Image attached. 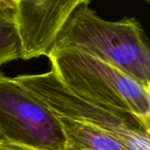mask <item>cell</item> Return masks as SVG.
Segmentation results:
<instances>
[{"label": "cell", "mask_w": 150, "mask_h": 150, "mask_svg": "<svg viewBox=\"0 0 150 150\" xmlns=\"http://www.w3.org/2000/svg\"><path fill=\"white\" fill-rule=\"evenodd\" d=\"M57 118L65 136L64 150H129L116 136L98 127L62 116Z\"/></svg>", "instance_id": "obj_6"}, {"label": "cell", "mask_w": 150, "mask_h": 150, "mask_svg": "<svg viewBox=\"0 0 150 150\" xmlns=\"http://www.w3.org/2000/svg\"><path fill=\"white\" fill-rule=\"evenodd\" d=\"M90 0H15V19L21 40V59L47 56L63 25Z\"/></svg>", "instance_id": "obj_5"}, {"label": "cell", "mask_w": 150, "mask_h": 150, "mask_svg": "<svg viewBox=\"0 0 150 150\" xmlns=\"http://www.w3.org/2000/svg\"><path fill=\"white\" fill-rule=\"evenodd\" d=\"M15 16V0H0V18Z\"/></svg>", "instance_id": "obj_8"}, {"label": "cell", "mask_w": 150, "mask_h": 150, "mask_svg": "<svg viewBox=\"0 0 150 150\" xmlns=\"http://www.w3.org/2000/svg\"><path fill=\"white\" fill-rule=\"evenodd\" d=\"M0 139H2V137H1V135H0ZM4 140V139H3Z\"/></svg>", "instance_id": "obj_10"}, {"label": "cell", "mask_w": 150, "mask_h": 150, "mask_svg": "<svg viewBox=\"0 0 150 150\" xmlns=\"http://www.w3.org/2000/svg\"><path fill=\"white\" fill-rule=\"evenodd\" d=\"M47 57L59 80L100 106L131 112L150 126V89L120 69L76 49L52 48Z\"/></svg>", "instance_id": "obj_2"}, {"label": "cell", "mask_w": 150, "mask_h": 150, "mask_svg": "<svg viewBox=\"0 0 150 150\" xmlns=\"http://www.w3.org/2000/svg\"><path fill=\"white\" fill-rule=\"evenodd\" d=\"M13 79L57 116L98 127L120 139L129 150H150V126L136 115L100 106L67 88L53 70Z\"/></svg>", "instance_id": "obj_3"}, {"label": "cell", "mask_w": 150, "mask_h": 150, "mask_svg": "<svg viewBox=\"0 0 150 150\" xmlns=\"http://www.w3.org/2000/svg\"><path fill=\"white\" fill-rule=\"evenodd\" d=\"M22 48L15 16L0 18V68L4 64L21 59Z\"/></svg>", "instance_id": "obj_7"}, {"label": "cell", "mask_w": 150, "mask_h": 150, "mask_svg": "<svg viewBox=\"0 0 150 150\" xmlns=\"http://www.w3.org/2000/svg\"><path fill=\"white\" fill-rule=\"evenodd\" d=\"M52 48L89 54L150 89L149 47L142 25L134 18L109 21L88 5L80 6L62 27Z\"/></svg>", "instance_id": "obj_1"}, {"label": "cell", "mask_w": 150, "mask_h": 150, "mask_svg": "<svg viewBox=\"0 0 150 150\" xmlns=\"http://www.w3.org/2000/svg\"><path fill=\"white\" fill-rule=\"evenodd\" d=\"M0 135L34 150H64L57 116L40 99L0 71Z\"/></svg>", "instance_id": "obj_4"}, {"label": "cell", "mask_w": 150, "mask_h": 150, "mask_svg": "<svg viewBox=\"0 0 150 150\" xmlns=\"http://www.w3.org/2000/svg\"><path fill=\"white\" fill-rule=\"evenodd\" d=\"M0 150H34L25 146L15 144L5 140L0 139Z\"/></svg>", "instance_id": "obj_9"}]
</instances>
